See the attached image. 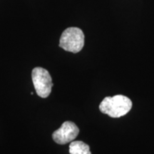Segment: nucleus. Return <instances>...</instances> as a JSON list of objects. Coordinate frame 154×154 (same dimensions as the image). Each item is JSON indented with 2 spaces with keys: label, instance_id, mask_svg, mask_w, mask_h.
<instances>
[{
  "label": "nucleus",
  "instance_id": "4",
  "mask_svg": "<svg viewBox=\"0 0 154 154\" xmlns=\"http://www.w3.org/2000/svg\"><path fill=\"white\" fill-rule=\"evenodd\" d=\"M79 133V129L74 122L65 121L59 129L53 133L52 138L57 143L64 145L72 142L78 136Z\"/></svg>",
  "mask_w": 154,
  "mask_h": 154
},
{
  "label": "nucleus",
  "instance_id": "3",
  "mask_svg": "<svg viewBox=\"0 0 154 154\" xmlns=\"http://www.w3.org/2000/svg\"><path fill=\"white\" fill-rule=\"evenodd\" d=\"M32 79L36 94L42 98L50 95L53 86L52 79L47 69L36 67L32 70Z\"/></svg>",
  "mask_w": 154,
  "mask_h": 154
},
{
  "label": "nucleus",
  "instance_id": "1",
  "mask_svg": "<svg viewBox=\"0 0 154 154\" xmlns=\"http://www.w3.org/2000/svg\"><path fill=\"white\" fill-rule=\"evenodd\" d=\"M132 108V101L124 95L108 96L99 105V109L104 114L112 118H119L127 114Z\"/></svg>",
  "mask_w": 154,
  "mask_h": 154
},
{
  "label": "nucleus",
  "instance_id": "5",
  "mask_svg": "<svg viewBox=\"0 0 154 154\" xmlns=\"http://www.w3.org/2000/svg\"><path fill=\"white\" fill-rule=\"evenodd\" d=\"M70 154H91L88 145L80 140L71 142L69 145Z\"/></svg>",
  "mask_w": 154,
  "mask_h": 154
},
{
  "label": "nucleus",
  "instance_id": "2",
  "mask_svg": "<svg viewBox=\"0 0 154 154\" xmlns=\"http://www.w3.org/2000/svg\"><path fill=\"white\" fill-rule=\"evenodd\" d=\"M84 46V34L78 27H69L63 32L59 41V47L72 53L79 52Z\"/></svg>",
  "mask_w": 154,
  "mask_h": 154
}]
</instances>
